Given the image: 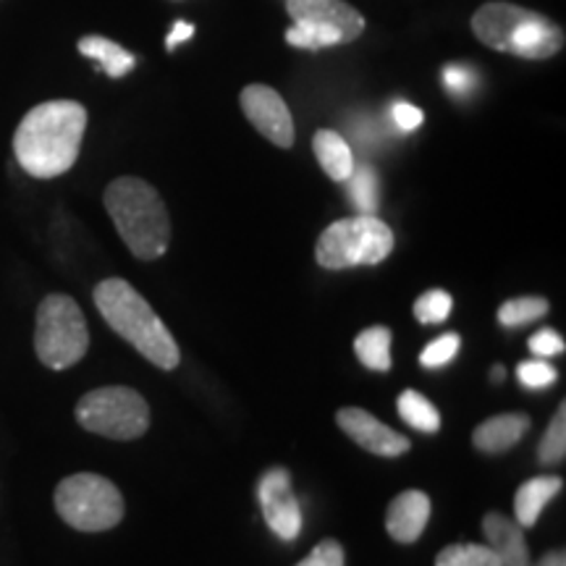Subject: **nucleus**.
Masks as SVG:
<instances>
[{
	"instance_id": "1",
	"label": "nucleus",
	"mask_w": 566,
	"mask_h": 566,
	"mask_svg": "<svg viewBox=\"0 0 566 566\" xmlns=\"http://www.w3.org/2000/svg\"><path fill=\"white\" fill-rule=\"evenodd\" d=\"M87 111L74 101H48L21 118L13 134V155L34 179H55L80 158Z\"/></svg>"
},
{
	"instance_id": "2",
	"label": "nucleus",
	"mask_w": 566,
	"mask_h": 566,
	"mask_svg": "<svg viewBox=\"0 0 566 566\" xmlns=\"http://www.w3.org/2000/svg\"><path fill=\"white\" fill-rule=\"evenodd\" d=\"M95 307L101 310L103 321L116 331L124 342H129L147 363L158 365L160 370L179 367L181 352L166 323L155 315L150 302L142 296L129 281L105 279L95 286Z\"/></svg>"
},
{
	"instance_id": "3",
	"label": "nucleus",
	"mask_w": 566,
	"mask_h": 566,
	"mask_svg": "<svg viewBox=\"0 0 566 566\" xmlns=\"http://www.w3.org/2000/svg\"><path fill=\"white\" fill-rule=\"evenodd\" d=\"M113 226L137 260H158L171 244V216L153 184L137 176L111 181L103 195Z\"/></svg>"
},
{
	"instance_id": "4",
	"label": "nucleus",
	"mask_w": 566,
	"mask_h": 566,
	"mask_svg": "<svg viewBox=\"0 0 566 566\" xmlns=\"http://www.w3.org/2000/svg\"><path fill=\"white\" fill-rule=\"evenodd\" d=\"M472 34L485 48L525 61H546L564 51V30L530 9L512 3H485L470 21Z\"/></svg>"
},
{
	"instance_id": "5",
	"label": "nucleus",
	"mask_w": 566,
	"mask_h": 566,
	"mask_svg": "<svg viewBox=\"0 0 566 566\" xmlns=\"http://www.w3.org/2000/svg\"><path fill=\"white\" fill-rule=\"evenodd\" d=\"M394 252V231L378 216H354L331 223L315 247L317 265L325 271H346L357 265H378Z\"/></svg>"
},
{
	"instance_id": "6",
	"label": "nucleus",
	"mask_w": 566,
	"mask_h": 566,
	"mask_svg": "<svg viewBox=\"0 0 566 566\" xmlns=\"http://www.w3.org/2000/svg\"><path fill=\"white\" fill-rule=\"evenodd\" d=\"M90 349V331L82 307L66 294H51L38 307L34 352L51 370H66L82 363Z\"/></svg>"
},
{
	"instance_id": "7",
	"label": "nucleus",
	"mask_w": 566,
	"mask_h": 566,
	"mask_svg": "<svg viewBox=\"0 0 566 566\" xmlns=\"http://www.w3.org/2000/svg\"><path fill=\"white\" fill-rule=\"evenodd\" d=\"M55 512L80 533H105L124 520V495L108 478L80 472L55 488Z\"/></svg>"
},
{
	"instance_id": "8",
	"label": "nucleus",
	"mask_w": 566,
	"mask_h": 566,
	"mask_svg": "<svg viewBox=\"0 0 566 566\" xmlns=\"http://www.w3.org/2000/svg\"><path fill=\"white\" fill-rule=\"evenodd\" d=\"M76 422L111 441H134L150 428V407L134 388L105 386L82 396L76 405Z\"/></svg>"
},
{
	"instance_id": "9",
	"label": "nucleus",
	"mask_w": 566,
	"mask_h": 566,
	"mask_svg": "<svg viewBox=\"0 0 566 566\" xmlns=\"http://www.w3.org/2000/svg\"><path fill=\"white\" fill-rule=\"evenodd\" d=\"M239 105L254 129L275 147L294 145V118L283 97L268 84H247L239 95Z\"/></svg>"
},
{
	"instance_id": "10",
	"label": "nucleus",
	"mask_w": 566,
	"mask_h": 566,
	"mask_svg": "<svg viewBox=\"0 0 566 566\" xmlns=\"http://www.w3.org/2000/svg\"><path fill=\"white\" fill-rule=\"evenodd\" d=\"M258 501L263 506L268 527L281 541L292 543L302 533V506L292 491V475L283 467L268 470L258 483Z\"/></svg>"
},
{
	"instance_id": "11",
	"label": "nucleus",
	"mask_w": 566,
	"mask_h": 566,
	"mask_svg": "<svg viewBox=\"0 0 566 566\" xmlns=\"http://www.w3.org/2000/svg\"><path fill=\"white\" fill-rule=\"evenodd\" d=\"M286 11L294 24L315 27L331 34L338 45L354 42L365 32V17L346 0H286Z\"/></svg>"
},
{
	"instance_id": "12",
	"label": "nucleus",
	"mask_w": 566,
	"mask_h": 566,
	"mask_svg": "<svg viewBox=\"0 0 566 566\" xmlns=\"http://www.w3.org/2000/svg\"><path fill=\"white\" fill-rule=\"evenodd\" d=\"M338 428L352 438L354 443L363 446L365 451L378 457H401L409 451V441L401 433L388 428L380 420H375L370 412L359 407H344L338 412Z\"/></svg>"
},
{
	"instance_id": "13",
	"label": "nucleus",
	"mask_w": 566,
	"mask_h": 566,
	"mask_svg": "<svg viewBox=\"0 0 566 566\" xmlns=\"http://www.w3.org/2000/svg\"><path fill=\"white\" fill-rule=\"evenodd\" d=\"M430 499L422 491H405L388 504L386 530L396 543H415L430 520Z\"/></svg>"
},
{
	"instance_id": "14",
	"label": "nucleus",
	"mask_w": 566,
	"mask_h": 566,
	"mask_svg": "<svg viewBox=\"0 0 566 566\" xmlns=\"http://www.w3.org/2000/svg\"><path fill=\"white\" fill-rule=\"evenodd\" d=\"M483 533L488 548L499 556L501 566H530V548L520 525L499 512L485 514Z\"/></svg>"
},
{
	"instance_id": "15",
	"label": "nucleus",
	"mask_w": 566,
	"mask_h": 566,
	"mask_svg": "<svg viewBox=\"0 0 566 566\" xmlns=\"http://www.w3.org/2000/svg\"><path fill=\"white\" fill-rule=\"evenodd\" d=\"M530 424H533L530 417L522 412L491 417V420L478 424V430L472 433V443L483 454H504V451H509L527 436Z\"/></svg>"
},
{
	"instance_id": "16",
	"label": "nucleus",
	"mask_w": 566,
	"mask_h": 566,
	"mask_svg": "<svg viewBox=\"0 0 566 566\" xmlns=\"http://www.w3.org/2000/svg\"><path fill=\"white\" fill-rule=\"evenodd\" d=\"M564 480L554 475L533 478L527 483L520 485V491L514 495V516L520 527H535L537 520H541L543 509L551 499H556L562 493Z\"/></svg>"
},
{
	"instance_id": "17",
	"label": "nucleus",
	"mask_w": 566,
	"mask_h": 566,
	"mask_svg": "<svg viewBox=\"0 0 566 566\" xmlns=\"http://www.w3.org/2000/svg\"><path fill=\"white\" fill-rule=\"evenodd\" d=\"M315 158L334 181H346L354 171V155L346 139L334 129H321L313 137Z\"/></svg>"
},
{
	"instance_id": "18",
	"label": "nucleus",
	"mask_w": 566,
	"mask_h": 566,
	"mask_svg": "<svg viewBox=\"0 0 566 566\" xmlns=\"http://www.w3.org/2000/svg\"><path fill=\"white\" fill-rule=\"evenodd\" d=\"M80 53L101 63V69L111 76V80H122V76H126L134 66H137V59H134L126 48L108 38H97V34H90V38L80 40Z\"/></svg>"
},
{
	"instance_id": "19",
	"label": "nucleus",
	"mask_w": 566,
	"mask_h": 566,
	"mask_svg": "<svg viewBox=\"0 0 566 566\" xmlns=\"http://www.w3.org/2000/svg\"><path fill=\"white\" fill-rule=\"evenodd\" d=\"M354 352H357L359 363L367 370L388 373L391 370V331L386 325H373V328L363 331L354 342Z\"/></svg>"
},
{
	"instance_id": "20",
	"label": "nucleus",
	"mask_w": 566,
	"mask_h": 566,
	"mask_svg": "<svg viewBox=\"0 0 566 566\" xmlns=\"http://www.w3.org/2000/svg\"><path fill=\"white\" fill-rule=\"evenodd\" d=\"M349 187V200L354 208L359 210V216H375L380 208V181L373 166H354L349 179L344 181Z\"/></svg>"
},
{
	"instance_id": "21",
	"label": "nucleus",
	"mask_w": 566,
	"mask_h": 566,
	"mask_svg": "<svg viewBox=\"0 0 566 566\" xmlns=\"http://www.w3.org/2000/svg\"><path fill=\"white\" fill-rule=\"evenodd\" d=\"M399 415L409 428L420 430V433H438V428H441L438 409L417 391H405L399 396Z\"/></svg>"
},
{
	"instance_id": "22",
	"label": "nucleus",
	"mask_w": 566,
	"mask_h": 566,
	"mask_svg": "<svg viewBox=\"0 0 566 566\" xmlns=\"http://www.w3.org/2000/svg\"><path fill=\"white\" fill-rule=\"evenodd\" d=\"M543 315H548V300L543 296H516L501 304L499 321L504 328H520L533 321H541Z\"/></svg>"
},
{
	"instance_id": "23",
	"label": "nucleus",
	"mask_w": 566,
	"mask_h": 566,
	"mask_svg": "<svg viewBox=\"0 0 566 566\" xmlns=\"http://www.w3.org/2000/svg\"><path fill=\"white\" fill-rule=\"evenodd\" d=\"M436 566H501V562L488 546H478V543H457V546H446L441 554H438Z\"/></svg>"
},
{
	"instance_id": "24",
	"label": "nucleus",
	"mask_w": 566,
	"mask_h": 566,
	"mask_svg": "<svg viewBox=\"0 0 566 566\" xmlns=\"http://www.w3.org/2000/svg\"><path fill=\"white\" fill-rule=\"evenodd\" d=\"M566 457V407L562 405L556 409L554 420H551L546 436H543L541 449H537V459L543 464H558Z\"/></svg>"
},
{
	"instance_id": "25",
	"label": "nucleus",
	"mask_w": 566,
	"mask_h": 566,
	"mask_svg": "<svg viewBox=\"0 0 566 566\" xmlns=\"http://www.w3.org/2000/svg\"><path fill=\"white\" fill-rule=\"evenodd\" d=\"M451 310H454V300H451V294L441 292V289H433V292H424L420 300L415 302V317L422 325L443 323L446 317L451 315Z\"/></svg>"
},
{
	"instance_id": "26",
	"label": "nucleus",
	"mask_w": 566,
	"mask_h": 566,
	"mask_svg": "<svg viewBox=\"0 0 566 566\" xmlns=\"http://www.w3.org/2000/svg\"><path fill=\"white\" fill-rule=\"evenodd\" d=\"M459 342H462V338H459L457 334L438 336L436 342H430V344L422 349V354H420L422 367H428V370H430V367H443V365H449L451 359L457 357Z\"/></svg>"
},
{
	"instance_id": "27",
	"label": "nucleus",
	"mask_w": 566,
	"mask_h": 566,
	"mask_svg": "<svg viewBox=\"0 0 566 566\" xmlns=\"http://www.w3.org/2000/svg\"><path fill=\"white\" fill-rule=\"evenodd\" d=\"M516 378L525 388H548L551 384H556V367L541 357L527 359V363L516 367Z\"/></svg>"
},
{
	"instance_id": "28",
	"label": "nucleus",
	"mask_w": 566,
	"mask_h": 566,
	"mask_svg": "<svg viewBox=\"0 0 566 566\" xmlns=\"http://www.w3.org/2000/svg\"><path fill=\"white\" fill-rule=\"evenodd\" d=\"M443 84L451 95L464 97L475 90L478 74L470 66H462V63H451V66L443 69Z\"/></svg>"
},
{
	"instance_id": "29",
	"label": "nucleus",
	"mask_w": 566,
	"mask_h": 566,
	"mask_svg": "<svg viewBox=\"0 0 566 566\" xmlns=\"http://www.w3.org/2000/svg\"><path fill=\"white\" fill-rule=\"evenodd\" d=\"M346 564V554L344 546L338 541H323L313 548V554L307 558H302L296 566H344Z\"/></svg>"
},
{
	"instance_id": "30",
	"label": "nucleus",
	"mask_w": 566,
	"mask_h": 566,
	"mask_svg": "<svg viewBox=\"0 0 566 566\" xmlns=\"http://www.w3.org/2000/svg\"><path fill=\"white\" fill-rule=\"evenodd\" d=\"M530 352H533L535 357L548 359V357H554V354L564 352V338L558 336L556 331L543 328V331H537L533 338H530Z\"/></svg>"
},
{
	"instance_id": "31",
	"label": "nucleus",
	"mask_w": 566,
	"mask_h": 566,
	"mask_svg": "<svg viewBox=\"0 0 566 566\" xmlns=\"http://www.w3.org/2000/svg\"><path fill=\"white\" fill-rule=\"evenodd\" d=\"M391 118H394V124L399 126L401 132H415V129H420L422 122H424L422 111L417 108V105H412V103H394Z\"/></svg>"
},
{
	"instance_id": "32",
	"label": "nucleus",
	"mask_w": 566,
	"mask_h": 566,
	"mask_svg": "<svg viewBox=\"0 0 566 566\" xmlns=\"http://www.w3.org/2000/svg\"><path fill=\"white\" fill-rule=\"evenodd\" d=\"M195 34V27L189 24V21H176L174 24V30H171V34H168V40H166V48L168 51H174L176 45H179V42H187L189 38H192Z\"/></svg>"
},
{
	"instance_id": "33",
	"label": "nucleus",
	"mask_w": 566,
	"mask_h": 566,
	"mask_svg": "<svg viewBox=\"0 0 566 566\" xmlns=\"http://www.w3.org/2000/svg\"><path fill=\"white\" fill-rule=\"evenodd\" d=\"M535 566H566V556L564 551H551V554H546L537 562Z\"/></svg>"
}]
</instances>
